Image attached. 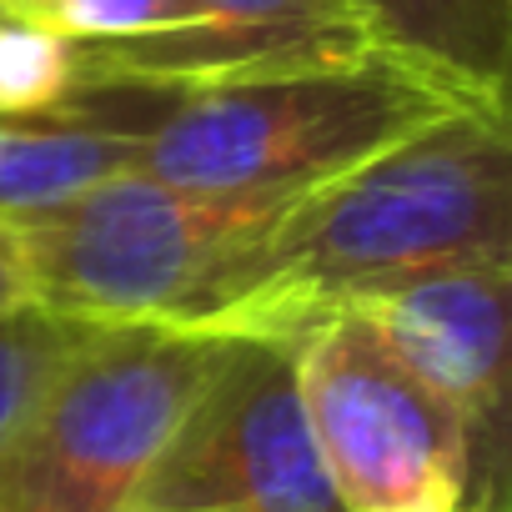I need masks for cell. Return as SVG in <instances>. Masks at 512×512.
Masks as SVG:
<instances>
[{
  "mask_svg": "<svg viewBox=\"0 0 512 512\" xmlns=\"http://www.w3.org/2000/svg\"><path fill=\"white\" fill-rule=\"evenodd\" d=\"M81 76V51L66 36L0 11V116L61 106Z\"/></svg>",
  "mask_w": 512,
  "mask_h": 512,
  "instance_id": "4fadbf2b",
  "label": "cell"
},
{
  "mask_svg": "<svg viewBox=\"0 0 512 512\" xmlns=\"http://www.w3.org/2000/svg\"><path fill=\"white\" fill-rule=\"evenodd\" d=\"M467 101L372 51L357 61L166 86L136 166L191 196L282 211Z\"/></svg>",
  "mask_w": 512,
  "mask_h": 512,
  "instance_id": "7a4b0ae2",
  "label": "cell"
},
{
  "mask_svg": "<svg viewBox=\"0 0 512 512\" xmlns=\"http://www.w3.org/2000/svg\"><path fill=\"white\" fill-rule=\"evenodd\" d=\"M507 277L512 267H442L387 287L357 312L382 347L437 392L467 427L477 457L472 512H502L507 472Z\"/></svg>",
  "mask_w": 512,
  "mask_h": 512,
  "instance_id": "52a82bcc",
  "label": "cell"
},
{
  "mask_svg": "<svg viewBox=\"0 0 512 512\" xmlns=\"http://www.w3.org/2000/svg\"><path fill=\"white\" fill-rule=\"evenodd\" d=\"M26 307H36L31 272H26V246H21V231L11 221H0V317L26 312Z\"/></svg>",
  "mask_w": 512,
  "mask_h": 512,
  "instance_id": "5bb4252c",
  "label": "cell"
},
{
  "mask_svg": "<svg viewBox=\"0 0 512 512\" xmlns=\"http://www.w3.org/2000/svg\"><path fill=\"white\" fill-rule=\"evenodd\" d=\"M161 96L166 86L86 71L61 106L0 116V221L16 226L56 211L86 186L136 166Z\"/></svg>",
  "mask_w": 512,
  "mask_h": 512,
  "instance_id": "ba28073f",
  "label": "cell"
},
{
  "mask_svg": "<svg viewBox=\"0 0 512 512\" xmlns=\"http://www.w3.org/2000/svg\"><path fill=\"white\" fill-rule=\"evenodd\" d=\"M372 56L347 0H216L211 26L141 56L131 71L151 86H196L332 66Z\"/></svg>",
  "mask_w": 512,
  "mask_h": 512,
  "instance_id": "9c48e42d",
  "label": "cell"
},
{
  "mask_svg": "<svg viewBox=\"0 0 512 512\" xmlns=\"http://www.w3.org/2000/svg\"><path fill=\"white\" fill-rule=\"evenodd\" d=\"M347 6L372 51L467 101L507 106L512 0H347Z\"/></svg>",
  "mask_w": 512,
  "mask_h": 512,
  "instance_id": "30bf717a",
  "label": "cell"
},
{
  "mask_svg": "<svg viewBox=\"0 0 512 512\" xmlns=\"http://www.w3.org/2000/svg\"><path fill=\"white\" fill-rule=\"evenodd\" d=\"M292 347L302 412L342 512H472L477 457L462 417L357 312L312 322Z\"/></svg>",
  "mask_w": 512,
  "mask_h": 512,
  "instance_id": "5b68a950",
  "label": "cell"
},
{
  "mask_svg": "<svg viewBox=\"0 0 512 512\" xmlns=\"http://www.w3.org/2000/svg\"><path fill=\"white\" fill-rule=\"evenodd\" d=\"M126 512H342L297 392V347L226 337Z\"/></svg>",
  "mask_w": 512,
  "mask_h": 512,
  "instance_id": "8992f818",
  "label": "cell"
},
{
  "mask_svg": "<svg viewBox=\"0 0 512 512\" xmlns=\"http://www.w3.org/2000/svg\"><path fill=\"white\" fill-rule=\"evenodd\" d=\"M277 211L191 196L126 166L56 211L16 221L36 307L86 322L191 327L221 272Z\"/></svg>",
  "mask_w": 512,
  "mask_h": 512,
  "instance_id": "277c9868",
  "label": "cell"
},
{
  "mask_svg": "<svg viewBox=\"0 0 512 512\" xmlns=\"http://www.w3.org/2000/svg\"><path fill=\"white\" fill-rule=\"evenodd\" d=\"M0 11L66 36L86 71L121 76L141 56L206 31L216 0H0Z\"/></svg>",
  "mask_w": 512,
  "mask_h": 512,
  "instance_id": "8fae6325",
  "label": "cell"
},
{
  "mask_svg": "<svg viewBox=\"0 0 512 512\" xmlns=\"http://www.w3.org/2000/svg\"><path fill=\"white\" fill-rule=\"evenodd\" d=\"M86 332H91L86 322L56 317L46 307L0 317V442L26 422V412L36 407V397L81 347Z\"/></svg>",
  "mask_w": 512,
  "mask_h": 512,
  "instance_id": "7c38bea8",
  "label": "cell"
},
{
  "mask_svg": "<svg viewBox=\"0 0 512 512\" xmlns=\"http://www.w3.org/2000/svg\"><path fill=\"white\" fill-rule=\"evenodd\" d=\"M221 342L166 322L91 327L0 442V512H126Z\"/></svg>",
  "mask_w": 512,
  "mask_h": 512,
  "instance_id": "3957f363",
  "label": "cell"
},
{
  "mask_svg": "<svg viewBox=\"0 0 512 512\" xmlns=\"http://www.w3.org/2000/svg\"><path fill=\"white\" fill-rule=\"evenodd\" d=\"M512 267L507 106H452L282 206L191 322L297 342L312 322L442 267Z\"/></svg>",
  "mask_w": 512,
  "mask_h": 512,
  "instance_id": "6da1fadb",
  "label": "cell"
}]
</instances>
